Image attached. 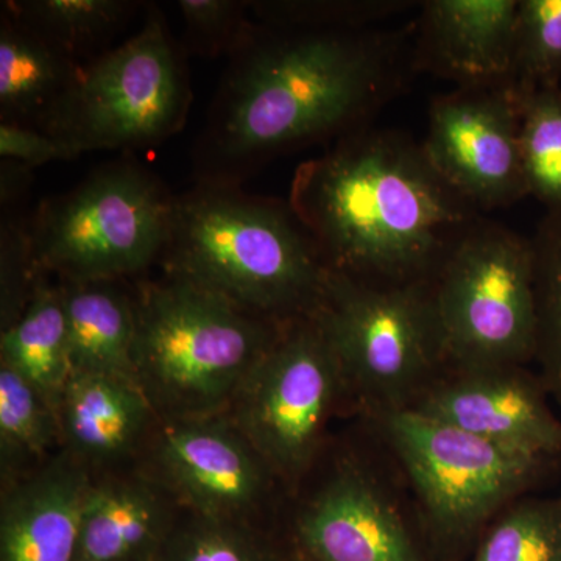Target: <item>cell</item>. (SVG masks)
Segmentation results:
<instances>
[{
    "mask_svg": "<svg viewBox=\"0 0 561 561\" xmlns=\"http://www.w3.org/2000/svg\"><path fill=\"white\" fill-rule=\"evenodd\" d=\"M289 206L328 268L367 283L420 280L472 227L471 203L394 136H353L305 162Z\"/></svg>",
    "mask_w": 561,
    "mask_h": 561,
    "instance_id": "6da1fadb",
    "label": "cell"
},
{
    "mask_svg": "<svg viewBox=\"0 0 561 561\" xmlns=\"http://www.w3.org/2000/svg\"><path fill=\"white\" fill-rule=\"evenodd\" d=\"M386 73L375 36L251 25L230 54L203 133L202 183L236 186L262 158L343 130L382 94Z\"/></svg>",
    "mask_w": 561,
    "mask_h": 561,
    "instance_id": "7a4b0ae2",
    "label": "cell"
},
{
    "mask_svg": "<svg viewBox=\"0 0 561 561\" xmlns=\"http://www.w3.org/2000/svg\"><path fill=\"white\" fill-rule=\"evenodd\" d=\"M161 260L168 276L275 321L312 316L328 275L290 206L232 184L201 183L175 198Z\"/></svg>",
    "mask_w": 561,
    "mask_h": 561,
    "instance_id": "3957f363",
    "label": "cell"
},
{
    "mask_svg": "<svg viewBox=\"0 0 561 561\" xmlns=\"http://www.w3.org/2000/svg\"><path fill=\"white\" fill-rule=\"evenodd\" d=\"M135 301L136 382L164 421L225 415L284 324L172 276Z\"/></svg>",
    "mask_w": 561,
    "mask_h": 561,
    "instance_id": "277c9868",
    "label": "cell"
},
{
    "mask_svg": "<svg viewBox=\"0 0 561 561\" xmlns=\"http://www.w3.org/2000/svg\"><path fill=\"white\" fill-rule=\"evenodd\" d=\"M345 389L373 415L412 408L446 364L434 291L420 280L379 286L328 268L312 316Z\"/></svg>",
    "mask_w": 561,
    "mask_h": 561,
    "instance_id": "5b68a950",
    "label": "cell"
},
{
    "mask_svg": "<svg viewBox=\"0 0 561 561\" xmlns=\"http://www.w3.org/2000/svg\"><path fill=\"white\" fill-rule=\"evenodd\" d=\"M175 198L136 162H113L27 221L41 275L91 283L119 280L161 260Z\"/></svg>",
    "mask_w": 561,
    "mask_h": 561,
    "instance_id": "8992f818",
    "label": "cell"
},
{
    "mask_svg": "<svg viewBox=\"0 0 561 561\" xmlns=\"http://www.w3.org/2000/svg\"><path fill=\"white\" fill-rule=\"evenodd\" d=\"M191 101L186 61L151 9L133 38L81 68L39 130L79 153L154 146L181 130Z\"/></svg>",
    "mask_w": 561,
    "mask_h": 561,
    "instance_id": "52a82bcc",
    "label": "cell"
},
{
    "mask_svg": "<svg viewBox=\"0 0 561 561\" xmlns=\"http://www.w3.org/2000/svg\"><path fill=\"white\" fill-rule=\"evenodd\" d=\"M376 420L423 505L434 561H454L476 545L545 465L411 408Z\"/></svg>",
    "mask_w": 561,
    "mask_h": 561,
    "instance_id": "ba28073f",
    "label": "cell"
},
{
    "mask_svg": "<svg viewBox=\"0 0 561 561\" xmlns=\"http://www.w3.org/2000/svg\"><path fill=\"white\" fill-rule=\"evenodd\" d=\"M432 291L453 370L522 367L537 356L531 243L504 228L472 225L446 256Z\"/></svg>",
    "mask_w": 561,
    "mask_h": 561,
    "instance_id": "9c48e42d",
    "label": "cell"
},
{
    "mask_svg": "<svg viewBox=\"0 0 561 561\" xmlns=\"http://www.w3.org/2000/svg\"><path fill=\"white\" fill-rule=\"evenodd\" d=\"M345 382L312 317L284 321L271 350L242 383L225 415L279 481L309 471Z\"/></svg>",
    "mask_w": 561,
    "mask_h": 561,
    "instance_id": "30bf717a",
    "label": "cell"
},
{
    "mask_svg": "<svg viewBox=\"0 0 561 561\" xmlns=\"http://www.w3.org/2000/svg\"><path fill=\"white\" fill-rule=\"evenodd\" d=\"M516 91L467 90L438 99L423 150L432 168L471 205H507L527 192Z\"/></svg>",
    "mask_w": 561,
    "mask_h": 561,
    "instance_id": "8fae6325",
    "label": "cell"
},
{
    "mask_svg": "<svg viewBox=\"0 0 561 561\" xmlns=\"http://www.w3.org/2000/svg\"><path fill=\"white\" fill-rule=\"evenodd\" d=\"M153 459L169 493L216 522L251 526L276 479L227 415L165 421Z\"/></svg>",
    "mask_w": 561,
    "mask_h": 561,
    "instance_id": "7c38bea8",
    "label": "cell"
},
{
    "mask_svg": "<svg viewBox=\"0 0 561 561\" xmlns=\"http://www.w3.org/2000/svg\"><path fill=\"white\" fill-rule=\"evenodd\" d=\"M297 556L306 561H434L378 479L343 463L295 519Z\"/></svg>",
    "mask_w": 561,
    "mask_h": 561,
    "instance_id": "4fadbf2b",
    "label": "cell"
},
{
    "mask_svg": "<svg viewBox=\"0 0 561 561\" xmlns=\"http://www.w3.org/2000/svg\"><path fill=\"white\" fill-rule=\"evenodd\" d=\"M411 409L535 459L561 454V423L522 367L451 370Z\"/></svg>",
    "mask_w": 561,
    "mask_h": 561,
    "instance_id": "5bb4252c",
    "label": "cell"
},
{
    "mask_svg": "<svg viewBox=\"0 0 561 561\" xmlns=\"http://www.w3.org/2000/svg\"><path fill=\"white\" fill-rule=\"evenodd\" d=\"M94 479L68 453L14 483L0 511V561H76Z\"/></svg>",
    "mask_w": 561,
    "mask_h": 561,
    "instance_id": "9a60e30c",
    "label": "cell"
},
{
    "mask_svg": "<svg viewBox=\"0 0 561 561\" xmlns=\"http://www.w3.org/2000/svg\"><path fill=\"white\" fill-rule=\"evenodd\" d=\"M57 413L66 453L84 465L124 459L158 416L138 383L90 373H73Z\"/></svg>",
    "mask_w": 561,
    "mask_h": 561,
    "instance_id": "2e32d148",
    "label": "cell"
},
{
    "mask_svg": "<svg viewBox=\"0 0 561 561\" xmlns=\"http://www.w3.org/2000/svg\"><path fill=\"white\" fill-rule=\"evenodd\" d=\"M171 497L160 481L147 478L92 481L76 561L153 560L176 524Z\"/></svg>",
    "mask_w": 561,
    "mask_h": 561,
    "instance_id": "e0dca14e",
    "label": "cell"
},
{
    "mask_svg": "<svg viewBox=\"0 0 561 561\" xmlns=\"http://www.w3.org/2000/svg\"><path fill=\"white\" fill-rule=\"evenodd\" d=\"M519 2L434 0L426 20L432 47L457 79L490 81L513 72Z\"/></svg>",
    "mask_w": 561,
    "mask_h": 561,
    "instance_id": "ac0fdd59",
    "label": "cell"
},
{
    "mask_svg": "<svg viewBox=\"0 0 561 561\" xmlns=\"http://www.w3.org/2000/svg\"><path fill=\"white\" fill-rule=\"evenodd\" d=\"M114 283L60 284L70 362L73 373L116 376L136 382V301Z\"/></svg>",
    "mask_w": 561,
    "mask_h": 561,
    "instance_id": "d6986e66",
    "label": "cell"
},
{
    "mask_svg": "<svg viewBox=\"0 0 561 561\" xmlns=\"http://www.w3.org/2000/svg\"><path fill=\"white\" fill-rule=\"evenodd\" d=\"M7 14L0 25V119L39 130L83 65Z\"/></svg>",
    "mask_w": 561,
    "mask_h": 561,
    "instance_id": "ffe728a7",
    "label": "cell"
},
{
    "mask_svg": "<svg viewBox=\"0 0 561 561\" xmlns=\"http://www.w3.org/2000/svg\"><path fill=\"white\" fill-rule=\"evenodd\" d=\"M0 357V364L33 383L58 411L73 375L60 286L51 287L39 276L20 319L2 330Z\"/></svg>",
    "mask_w": 561,
    "mask_h": 561,
    "instance_id": "44dd1931",
    "label": "cell"
},
{
    "mask_svg": "<svg viewBox=\"0 0 561 561\" xmlns=\"http://www.w3.org/2000/svg\"><path fill=\"white\" fill-rule=\"evenodd\" d=\"M7 10L33 32L79 62L110 39L138 9L128 0H22Z\"/></svg>",
    "mask_w": 561,
    "mask_h": 561,
    "instance_id": "7402d4cb",
    "label": "cell"
},
{
    "mask_svg": "<svg viewBox=\"0 0 561 561\" xmlns=\"http://www.w3.org/2000/svg\"><path fill=\"white\" fill-rule=\"evenodd\" d=\"M61 443L57 409L33 383L0 364V451L3 470L43 459Z\"/></svg>",
    "mask_w": 561,
    "mask_h": 561,
    "instance_id": "603a6c76",
    "label": "cell"
},
{
    "mask_svg": "<svg viewBox=\"0 0 561 561\" xmlns=\"http://www.w3.org/2000/svg\"><path fill=\"white\" fill-rule=\"evenodd\" d=\"M471 561H561L559 501H519L502 511L482 531Z\"/></svg>",
    "mask_w": 561,
    "mask_h": 561,
    "instance_id": "cb8c5ba5",
    "label": "cell"
},
{
    "mask_svg": "<svg viewBox=\"0 0 561 561\" xmlns=\"http://www.w3.org/2000/svg\"><path fill=\"white\" fill-rule=\"evenodd\" d=\"M519 146L527 192L561 206V99L541 91L519 95Z\"/></svg>",
    "mask_w": 561,
    "mask_h": 561,
    "instance_id": "d4e9b609",
    "label": "cell"
},
{
    "mask_svg": "<svg viewBox=\"0 0 561 561\" xmlns=\"http://www.w3.org/2000/svg\"><path fill=\"white\" fill-rule=\"evenodd\" d=\"M531 249L538 305L535 357L541 362L546 383L561 401V206L545 221Z\"/></svg>",
    "mask_w": 561,
    "mask_h": 561,
    "instance_id": "484cf974",
    "label": "cell"
},
{
    "mask_svg": "<svg viewBox=\"0 0 561 561\" xmlns=\"http://www.w3.org/2000/svg\"><path fill=\"white\" fill-rule=\"evenodd\" d=\"M151 561H279L251 526L192 515L176 523Z\"/></svg>",
    "mask_w": 561,
    "mask_h": 561,
    "instance_id": "4316f807",
    "label": "cell"
},
{
    "mask_svg": "<svg viewBox=\"0 0 561 561\" xmlns=\"http://www.w3.org/2000/svg\"><path fill=\"white\" fill-rule=\"evenodd\" d=\"M513 72L524 81L518 95L530 84H549L561 72V0H523L516 25Z\"/></svg>",
    "mask_w": 561,
    "mask_h": 561,
    "instance_id": "83f0119b",
    "label": "cell"
},
{
    "mask_svg": "<svg viewBox=\"0 0 561 561\" xmlns=\"http://www.w3.org/2000/svg\"><path fill=\"white\" fill-rule=\"evenodd\" d=\"M247 5L234 0H181L179 9L192 49L203 55H230L253 25L245 20Z\"/></svg>",
    "mask_w": 561,
    "mask_h": 561,
    "instance_id": "f1b7e54d",
    "label": "cell"
},
{
    "mask_svg": "<svg viewBox=\"0 0 561 561\" xmlns=\"http://www.w3.org/2000/svg\"><path fill=\"white\" fill-rule=\"evenodd\" d=\"M0 268H2V330H5L24 312L41 276L33 256L27 221L2 217Z\"/></svg>",
    "mask_w": 561,
    "mask_h": 561,
    "instance_id": "f546056e",
    "label": "cell"
},
{
    "mask_svg": "<svg viewBox=\"0 0 561 561\" xmlns=\"http://www.w3.org/2000/svg\"><path fill=\"white\" fill-rule=\"evenodd\" d=\"M70 144L49 133L16 124H0V157L33 169L51 161L79 157Z\"/></svg>",
    "mask_w": 561,
    "mask_h": 561,
    "instance_id": "4dcf8cb0",
    "label": "cell"
},
{
    "mask_svg": "<svg viewBox=\"0 0 561 561\" xmlns=\"http://www.w3.org/2000/svg\"><path fill=\"white\" fill-rule=\"evenodd\" d=\"M0 197H2V206L16 202L18 198L27 190L28 183L32 181L31 169L25 168L16 161L3 160L2 175H0Z\"/></svg>",
    "mask_w": 561,
    "mask_h": 561,
    "instance_id": "1f68e13d",
    "label": "cell"
},
{
    "mask_svg": "<svg viewBox=\"0 0 561 561\" xmlns=\"http://www.w3.org/2000/svg\"><path fill=\"white\" fill-rule=\"evenodd\" d=\"M295 561H306V560H302L301 557L297 556V559H295Z\"/></svg>",
    "mask_w": 561,
    "mask_h": 561,
    "instance_id": "d6a6232c",
    "label": "cell"
},
{
    "mask_svg": "<svg viewBox=\"0 0 561 561\" xmlns=\"http://www.w3.org/2000/svg\"><path fill=\"white\" fill-rule=\"evenodd\" d=\"M559 504H560V508H561V497H560V500H559Z\"/></svg>",
    "mask_w": 561,
    "mask_h": 561,
    "instance_id": "836d02e7",
    "label": "cell"
}]
</instances>
